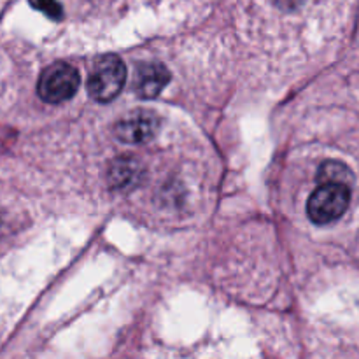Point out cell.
<instances>
[{
    "label": "cell",
    "mask_w": 359,
    "mask_h": 359,
    "mask_svg": "<svg viewBox=\"0 0 359 359\" xmlns=\"http://www.w3.org/2000/svg\"><path fill=\"white\" fill-rule=\"evenodd\" d=\"M126 79V67L116 55H104L97 60L88 76V93L93 100L111 102L121 93Z\"/></svg>",
    "instance_id": "obj_1"
},
{
    "label": "cell",
    "mask_w": 359,
    "mask_h": 359,
    "mask_svg": "<svg viewBox=\"0 0 359 359\" xmlns=\"http://www.w3.org/2000/svg\"><path fill=\"white\" fill-rule=\"evenodd\" d=\"M351 202V191L346 182H323L311 195L307 214L312 223L330 224L344 216Z\"/></svg>",
    "instance_id": "obj_2"
},
{
    "label": "cell",
    "mask_w": 359,
    "mask_h": 359,
    "mask_svg": "<svg viewBox=\"0 0 359 359\" xmlns=\"http://www.w3.org/2000/svg\"><path fill=\"white\" fill-rule=\"evenodd\" d=\"M81 77L77 69L65 62L53 63L42 70L37 83V93L48 104H62L77 93Z\"/></svg>",
    "instance_id": "obj_3"
},
{
    "label": "cell",
    "mask_w": 359,
    "mask_h": 359,
    "mask_svg": "<svg viewBox=\"0 0 359 359\" xmlns=\"http://www.w3.org/2000/svg\"><path fill=\"white\" fill-rule=\"evenodd\" d=\"M160 128V119L147 111L132 112L114 126V135L125 144H142L154 137Z\"/></svg>",
    "instance_id": "obj_4"
},
{
    "label": "cell",
    "mask_w": 359,
    "mask_h": 359,
    "mask_svg": "<svg viewBox=\"0 0 359 359\" xmlns=\"http://www.w3.org/2000/svg\"><path fill=\"white\" fill-rule=\"evenodd\" d=\"M170 81V72L160 62H144L135 67L132 90L140 98H154Z\"/></svg>",
    "instance_id": "obj_5"
},
{
    "label": "cell",
    "mask_w": 359,
    "mask_h": 359,
    "mask_svg": "<svg viewBox=\"0 0 359 359\" xmlns=\"http://www.w3.org/2000/svg\"><path fill=\"white\" fill-rule=\"evenodd\" d=\"M140 175V167L139 161L133 160V158H121V160H116L114 165L109 170V179H111V184L114 188L126 189L130 186L137 184Z\"/></svg>",
    "instance_id": "obj_6"
},
{
    "label": "cell",
    "mask_w": 359,
    "mask_h": 359,
    "mask_svg": "<svg viewBox=\"0 0 359 359\" xmlns=\"http://www.w3.org/2000/svg\"><path fill=\"white\" fill-rule=\"evenodd\" d=\"M351 172L346 165L337 161H326L319 167L318 181L319 182H349Z\"/></svg>",
    "instance_id": "obj_7"
},
{
    "label": "cell",
    "mask_w": 359,
    "mask_h": 359,
    "mask_svg": "<svg viewBox=\"0 0 359 359\" xmlns=\"http://www.w3.org/2000/svg\"><path fill=\"white\" fill-rule=\"evenodd\" d=\"M32 7H35L37 11L44 13L46 16L51 18V20H62L63 18V9L56 0H28Z\"/></svg>",
    "instance_id": "obj_8"
}]
</instances>
